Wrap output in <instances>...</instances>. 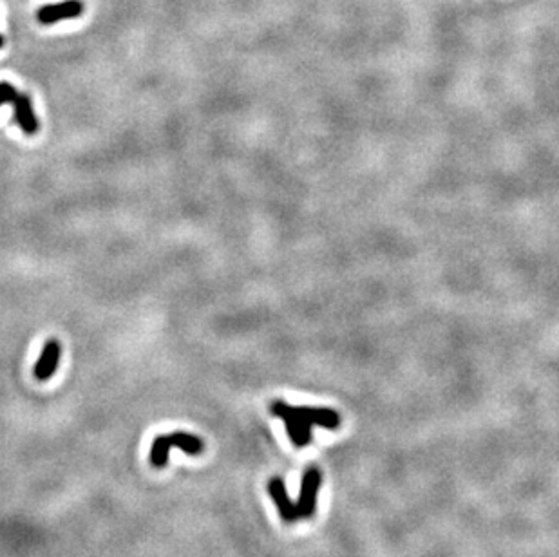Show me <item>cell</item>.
Returning <instances> with one entry per match:
<instances>
[{"label": "cell", "mask_w": 559, "mask_h": 557, "mask_svg": "<svg viewBox=\"0 0 559 557\" xmlns=\"http://www.w3.org/2000/svg\"><path fill=\"white\" fill-rule=\"evenodd\" d=\"M271 415L281 418L288 431V436L295 447H306L312 441V427L335 431L340 425V416L335 409L312 408V405H290L286 402H274L270 405Z\"/></svg>", "instance_id": "1"}, {"label": "cell", "mask_w": 559, "mask_h": 557, "mask_svg": "<svg viewBox=\"0 0 559 557\" xmlns=\"http://www.w3.org/2000/svg\"><path fill=\"white\" fill-rule=\"evenodd\" d=\"M268 494H270V498L276 501L277 508H279V514L281 518H283L284 523H295L297 520H301L299 518V512H297V505L293 503L292 499H290L288 496V491H286V485H284L283 478H279V476H276V478H270V482H268Z\"/></svg>", "instance_id": "5"}, {"label": "cell", "mask_w": 559, "mask_h": 557, "mask_svg": "<svg viewBox=\"0 0 559 557\" xmlns=\"http://www.w3.org/2000/svg\"><path fill=\"white\" fill-rule=\"evenodd\" d=\"M60 357H62V345L59 341H47L44 345L42 353L38 357L37 364H35L33 374L35 379L40 382H47V380L56 373L60 364Z\"/></svg>", "instance_id": "6"}, {"label": "cell", "mask_w": 559, "mask_h": 557, "mask_svg": "<svg viewBox=\"0 0 559 557\" xmlns=\"http://www.w3.org/2000/svg\"><path fill=\"white\" fill-rule=\"evenodd\" d=\"M11 105H13V109H15V120H17L18 127H20L25 134L33 136V134L38 130V120H37V116H35V111H33V105H31L30 96L17 94L15 98H13Z\"/></svg>", "instance_id": "7"}, {"label": "cell", "mask_w": 559, "mask_h": 557, "mask_svg": "<svg viewBox=\"0 0 559 557\" xmlns=\"http://www.w3.org/2000/svg\"><path fill=\"white\" fill-rule=\"evenodd\" d=\"M172 447H180L188 456H199L204 451V441L196 434L181 433V431H176V433L171 434H159L152 441L151 454H149L151 465L154 469H163L167 465Z\"/></svg>", "instance_id": "2"}, {"label": "cell", "mask_w": 559, "mask_h": 557, "mask_svg": "<svg viewBox=\"0 0 559 557\" xmlns=\"http://www.w3.org/2000/svg\"><path fill=\"white\" fill-rule=\"evenodd\" d=\"M82 0H62L59 4H46L37 11V20L44 25L59 24L62 20H73L84 13Z\"/></svg>", "instance_id": "4"}, {"label": "cell", "mask_w": 559, "mask_h": 557, "mask_svg": "<svg viewBox=\"0 0 559 557\" xmlns=\"http://www.w3.org/2000/svg\"><path fill=\"white\" fill-rule=\"evenodd\" d=\"M17 94H18L17 89L13 87L11 83H8V82L0 83V107H2L4 104H11L13 98H15Z\"/></svg>", "instance_id": "8"}, {"label": "cell", "mask_w": 559, "mask_h": 557, "mask_svg": "<svg viewBox=\"0 0 559 557\" xmlns=\"http://www.w3.org/2000/svg\"><path fill=\"white\" fill-rule=\"evenodd\" d=\"M322 485V475L317 467H308L305 470L301 479V492H299V501H297V512L299 518L309 520L315 516L317 510V499L319 491Z\"/></svg>", "instance_id": "3"}, {"label": "cell", "mask_w": 559, "mask_h": 557, "mask_svg": "<svg viewBox=\"0 0 559 557\" xmlns=\"http://www.w3.org/2000/svg\"><path fill=\"white\" fill-rule=\"evenodd\" d=\"M2 46H4V38H2V35H0V49H2Z\"/></svg>", "instance_id": "9"}]
</instances>
